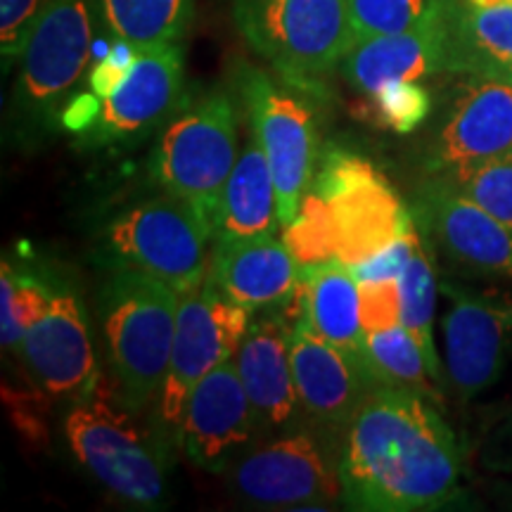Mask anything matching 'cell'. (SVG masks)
Returning <instances> with one entry per match:
<instances>
[{"label":"cell","mask_w":512,"mask_h":512,"mask_svg":"<svg viewBox=\"0 0 512 512\" xmlns=\"http://www.w3.org/2000/svg\"><path fill=\"white\" fill-rule=\"evenodd\" d=\"M413 230H408L403 238L392 242L389 247H384L382 252H377L370 259L361 261V264L349 266L356 280H387V278H401L403 268L408 264V256L413 252Z\"/></svg>","instance_id":"d590c367"},{"label":"cell","mask_w":512,"mask_h":512,"mask_svg":"<svg viewBox=\"0 0 512 512\" xmlns=\"http://www.w3.org/2000/svg\"><path fill=\"white\" fill-rule=\"evenodd\" d=\"M214 226L200 209L169 195L138 202L107 226L114 266L136 268L188 294L209 275Z\"/></svg>","instance_id":"52a82bcc"},{"label":"cell","mask_w":512,"mask_h":512,"mask_svg":"<svg viewBox=\"0 0 512 512\" xmlns=\"http://www.w3.org/2000/svg\"><path fill=\"white\" fill-rule=\"evenodd\" d=\"M290 330L283 318H261L249 323L233 356L261 434L297 432L304 430V422H309L294 387Z\"/></svg>","instance_id":"d6986e66"},{"label":"cell","mask_w":512,"mask_h":512,"mask_svg":"<svg viewBox=\"0 0 512 512\" xmlns=\"http://www.w3.org/2000/svg\"><path fill=\"white\" fill-rule=\"evenodd\" d=\"M238 157V107L219 88L166 121L150 155V174L169 195L200 209L214 226Z\"/></svg>","instance_id":"5b68a950"},{"label":"cell","mask_w":512,"mask_h":512,"mask_svg":"<svg viewBox=\"0 0 512 512\" xmlns=\"http://www.w3.org/2000/svg\"><path fill=\"white\" fill-rule=\"evenodd\" d=\"M299 285L304 297V318L311 328L370 377L366 368V332L361 328L358 309V280L351 268L339 259L306 266L299 273Z\"/></svg>","instance_id":"7402d4cb"},{"label":"cell","mask_w":512,"mask_h":512,"mask_svg":"<svg viewBox=\"0 0 512 512\" xmlns=\"http://www.w3.org/2000/svg\"><path fill=\"white\" fill-rule=\"evenodd\" d=\"M226 475L242 501L264 508H306L342 498L339 458L332 460L328 446L306 430L256 444Z\"/></svg>","instance_id":"7c38bea8"},{"label":"cell","mask_w":512,"mask_h":512,"mask_svg":"<svg viewBox=\"0 0 512 512\" xmlns=\"http://www.w3.org/2000/svg\"><path fill=\"white\" fill-rule=\"evenodd\" d=\"M290 363L306 420L342 437L377 384L335 344L320 337L304 316L290 330Z\"/></svg>","instance_id":"e0dca14e"},{"label":"cell","mask_w":512,"mask_h":512,"mask_svg":"<svg viewBox=\"0 0 512 512\" xmlns=\"http://www.w3.org/2000/svg\"><path fill=\"white\" fill-rule=\"evenodd\" d=\"M95 46V0H53L36 19L19 57L15 110L27 131L50 133L62 121Z\"/></svg>","instance_id":"8992f818"},{"label":"cell","mask_w":512,"mask_h":512,"mask_svg":"<svg viewBox=\"0 0 512 512\" xmlns=\"http://www.w3.org/2000/svg\"><path fill=\"white\" fill-rule=\"evenodd\" d=\"M411 211L432 252L458 275L512 283V230L463 192L432 176Z\"/></svg>","instance_id":"4fadbf2b"},{"label":"cell","mask_w":512,"mask_h":512,"mask_svg":"<svg viewBox=\"0 0 512 512\" xmlns=\"http://www.w3.org/2000/svg\"><path fill=\"white\" fill-rule=\"evenodd\" d=\"M477 456L484 470L512 477V408L486 430Z\"/></svg>","instance_id":"8d00e7d4"},{"label":"cell","mask_w":512,"mask_h":512,"mask_svg":"<svg viewBox=\"0 0 512 512\" xmlns=\"http://www.w3.org/2000/svg\"><path fill=\"white\" fill-rule=\"evenodd\" d=\"M401 316L403 325L413 332L425 351L427 363L434 382L441 389L446 387L444 363H441L437 342H434V316H437V294L439 278L434 271L432 249L427 245L422 233L415 226L413 230V252L408 256V264L401 273Z\"/></svg>","instance_id":"484cf974"},{"label":"cell","mask_w":512,"mask_h":512,"mask_svg":"<svg viewBox=\"0 0 512 512\" xmlns=\"http://www.w3.org/2000/svg\"><path fill=\"white\" fill-rule=\"evenodd\" d=\"M181 294L136 268L114 266L98 311L114 382L136 413L155 408L169 370Z\"/></svg>","instance_id":"3957f363"},{"label":"cell","mask_w":512,"mask_h":512,"mask_svg":"<svg viewBox=\"0 0 512 512\" xmlns=\"http://www.w3.org/2000/svg\"><path fill=\"white\" fill-rule=\"evenodd\" d=\"M185 62L181 43L140 50L117 91L100 100L91 136L100 145H133L181 110Z\"/></svg>","instance_id":"9a60e30c"},{"label":"cell","mask_w":512,"mask_h":512,"mask_svg":"<svg viewBox=\"0 0 512 512\" xmlns=\"http://www.w3.org/2000/svg\"><path fill=\"white\" fill-rule=\"evenodd\" d=\"M283 86L264 69L242 64L238 93L247 124L264 145L278 190L280 223L287 226L297 216L299 204L316 176L318 121L309 100Z\"/></svg>","instance_id":"9c48e42d"},{"label":"cell","mask_w":512,"mask_h":512,"mask_svg":"<svg viewBox=\"0 0 512 512\" xmlns=\"http://www.w3.org/2000/svg\"><path fill=\"white\" fill-rule=\"evenodd\" d=\"M112 38L136 50L178 46L188 34L195 0H98Z\"/></svg>","instance_id":"d4e9b609"},{"label":"cell","mask_w":512,"mask_h":512,"mask_svg":"<svg viewBox=\"0 0 512 512\" xmlns=\"http://www.w3.org/2000/svg\"><path fill=\"white\" fill-rule=\"evenodd\" d=\"M434 176L453 185L512 230V152Z\"/></svg>","instance_id":"4dcf8cb0"},{"label":"cell","mask_w":512,"mask_h":512,"mask_svg":"<svg viewBox=\"0 0 512 512\" xmlns=\"http://www.w3.org/2000/svg\"><path fill=\"white\" fill-rule=\"evenodd\" d=\"M453 0H349L356 43L411 31L448 15Z\"/></svg>","instance_id":"f1b7e54d"},{"label":"cell","mask_w":512,"mask_h":512,"mask_svg":"<svg viewBox=\"0 0 512 512\" xmlns=\"http://www.w3.org/2000/svg\"><path fill=\"white\" fill-rule=\"evenodd\" d=\"M448 309L444 330L446 387L470 403L496 387L512 363V294L477 290L456 278L439 283Z\"/></svg>","instance_id":"30bf717a"},{"label":"cell","mask_w":512,"mask_h":512,"mask_svg":"<svg viewBox=\"0 0 512 512\" xmlns=\"http://www.w3.org/2000/svg\"><path fill=\"white\" fill-rule=\"evenodd\" d=\"M446 55L448 15L411 31L356 43L339 64V72L351 88L368 95L389 83L422 81L446 72Z\"/></svg>","instance_id":"44dd1931"},{"label":"cell","mask_w":512,"mask_h":512,"mask_svg":"<svg viewBox=\"0 0 512 512\" xmlns=\"http://www.w3.org/2000/svg\"><path fill=\"white\" fill-rule=\"evenodd\" d=\"M278 190L266 150L249 128L233 174L223 188L214 221V238H259L278 233Z\"/></svg>","instance_id":"cb8c5ba5"},{"label":"cell","mask_w":512,"mask_h":512,"mask_svg":"<svg viewBox=\"0 0 512 512\" xmlns=\"http://www.w3.org/2000/svg\"><path fill=\"white\" fill-rule=\"evenodd\" d=\"M467 5H475V8H494V5H505L512 0H463Z\"/></svg>","instance_id":"74e56055"},{"label":"cell","mask_w":512,"mask_h":512,"mask_svg":"<svg viewBox=\"0 0 512 512\" xmlns=\"http://www.w3.org/2000/svg\"><path fill=\"white\" fill-rule=\"evenodd\" d=\"M446 72L512 83V3L475 8L453 0Z\"/></svg>","instance_id":"603a6c76"},{"label":"cell","mask_w":512,"mask_h":512,"mask_svg":"<svg viewBox=\"0 0 512 512\" xmlns=\"http://www.w3.org/2000/svg\"><path fill=\"white\" fill-rule=\"evenodd\" d=\"M138 53L140 50L128 46L126 41L114 38V46L107 50L105 57H102V60L91 69V74H88L91 91L98 95L100 100L117 91L119 83L126 79L128 69H131L133 62H136Z\"/></svg>","instance_id":"e575fe53"},{"label":"cell","mask_w":512,"mask_h":512,"mask_svg":"<svg viewBox=\"0 0 512 512\" xmlns=\"http://www.w3.org/2000/svg\"><path fill=\"white\" fill-rule=\"evenodd\" d=\"M366 368L377 384L411 389V392L427 396L430 401H439L441 387L434 382L420 342L406 325L368 332Z\"/></svg>","instance_id":"4316f807"},{"label":"cell","mask_w":512,"mask_h":512,"mask_svg":"<svg viewBox=\"0 0 512 512\" xmlns=\"http://www.w3.org/2000/svg\"><path fill=\"white\" fill-rule=\"evenodd\" d=\"M64 434L76 460L124 501L143 508L164 501L171 444L155 422L143 425L102 375L91 392L72 401Z\"/></svg>","instance_id":"7a4b0ae2"},{"label":"cell","mask_w":512,"mask_h":512,"mask_svg":"<svg viewBox=\"0 0 512 512\" xmlns=\"http://www.w3.org/2000/svg\"><path fill=\"white\" fill-rule=\"evenodd\" d=\"M460 448L437 406L377 384L339 439L342 501L351 510H437L458 496Z\"/></svg>","instance_id":"6da1fadb"},{"label":"cell","mask_w":512,"mask_h":512,"mask_svg":"<svg viewBox=\"0 0 512 512\" xmlns=\"http://www.w3.org/2000/svg\"><path fill=\"white\" fill-rule=\"evenodd\" d=\"M53 0H0V53L5 69L19 62L36 19Z\"/></svg>","instance_id":"836d02e7"},{"label":"cell","mask_w":512,"mask_h":512,"mask_svg":"<svg viewBox=\"0 0 512 512\" xmlns=\"http://www.w3.org/2000/svg\"><path fill=\"white\" fill-rule=\"evenodd\" d=\"M313 190L330 202L337 223V259L356 266L415 226L413 211L368 159L335 150L323 159Z\"/></svg>","instance_id":"8fae6325"},{"label":"cell","mask_w":512,"mask_h":512,"mask_svg":"<svg viewBox=\"0 0 512 512\" xmlns=\"http://www.w3.org/2000/svg\"><path fill=\"white\" fill-rule=\"evenodd\" d=\"M22 361L43 392L55 399L74 401L98 382L86 313L69 287H53L46 316L24 337Z\"/></svg>","instance_id":"2e32d148"},{"label":"cell","mask_w":512,"mask_h":512,"mask_svg":"<svg viewBox=\"0 0 512 512\" xmlns=\"http://www.w3.org/2000/svg\"><path fill=\"white\" fill-rule=\"evenodd\" d=\"M53 285L36 278L29 271H17L10 259H3L0 273V342L3 351L22 358V347L27 332L46 316Z\"/></svg>","instance_id":"83f0119b"},{"label":"cell","mask_w":512,"mask_h":512,"mask_svg":"<svg viewBox=\"0 0 512 512\" xmlns=\"http://www.w3.org/2000/svg\"><path fill=\"white\" fill-rule=\"evenodd\" d=\"M299 273L290 249L275 235L214 238L207 280L230 302L256 311L285 304L297 290Z\"/></svg>","instance_id":"ffe728a7"},{"label":"cell","mask_w":512,"mask_h":512,"mask_svg":"<svg viewBox=\"0 0 512 512\" xmlns=\"http://www.w3.org/2000/svg\"><path fill=\"white\" fill-rule=\"evenodd\" d=\"M247 328L249 311L230 302L209 280L181 294L169 370L155 403V425L171 446L178 444L190 394L211 370L235 356Z\"/></svg>","instance_id":"ba28073f"},{"label":"cell","mask_w":512,"mask_h":512,"mask_svg":"<svg viewBox=\"0 0 512 512\" xmlns=\"http://www.w3.org/2000/svg\"><path fill=\"white\" fill-rule=\"evenodd\" d=\"M512 152V83L475 79L458 93L427 155L432 174Z\"/></svg>","instance_id":"ac0fdd59"},{"label":"cell","mask_w":512,"mask_h":512,"mask_svg":"<svg viewBox=\"0 0 512 512\" xmlns=\"http://www.w3.org/2000/svg\"><path fill=\"white\" fill-rule=\"evenodd\" d=\"M358 309L363 332H382L403 325L401 280H358Z\"/></svg>","instance_id":"d6a6232c"},{"label":"cell","mask_w":512,"mask_h":512,"mask_svg":"<svg viewBox=\"0 0 512 512\" xmlns=\"http://www.w3.org/2000/svg\"><path fill=\"white\" fill-rule=\"evenodd\" d=\"M247 46L283 76L313 88L356 46L349 0H233Z\"/></svg>","instance_id":"277c9868"},{"label":"cell","mask_w":512,"mask_h":512,"mask_svg":"<svg viewBox=\"0 0 512 512\" xmlns=\"http://www.w3.org/2000/svg\"><path fill=\"white\" fill-rule=\"evenodd\" d=\"M432 112V95L420 81L389 83L380 91L363 95L358 117L394 133H413Z\"/></svg>","instance_id":"1f68e13d"},{"label":"cell","mask_w":512,"mask_h":512,"mask_svg":"<svg viewBox=\"0 0 512 512\" xmlns=\"http://www.w3.org/2000/svg\"><path fill=\"white\" fill-rule=\"evenodd\" d=\"M283 242L299 268L337 259V223L330 202L316 190L306 192L297 216L285 226Z\"/></svg>","instance_id":"f546056e"},{"label":"cell","mask_w":512,"mask_h":512,"mask_svg":"<svg viewBox=\"0 0 512 512\" xmlns=\"http://www.w3.org/2000/svg\"><path fill=\"white\" fill-rule=\"evenodd\" d=\"M235 358L216 366L190 394L178 446L207 472H228L259 437Z\"/></svg>","instance_id":"5bb4252c"}]
</instances>
